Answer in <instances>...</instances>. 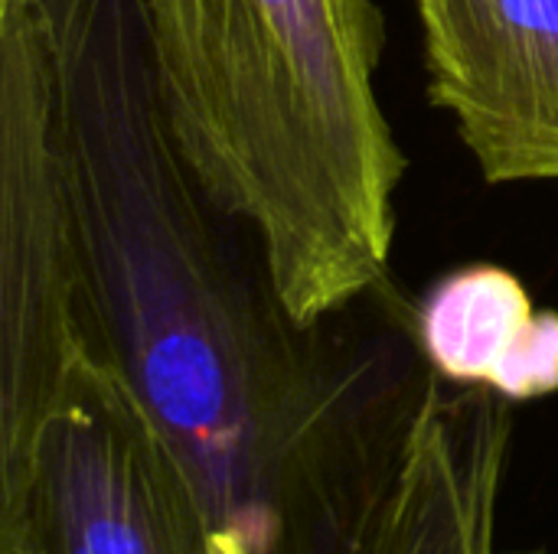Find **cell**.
I'll list each match as a JSON object with an SVG mask.
<instances>
[{
	"instance_id": "cell-1",
	"label": "cell",
	"mask_w": 558,
	"mask_h": 554,
	"mask_svg": "<svg viewBox=\"0 0 558 554\" xmlns=\"http://www.w3.org/2000/svg\"><path fill=\"white\" fill-rule=\"evenodd\" d=\"M56 59L85 346L183 470L213 554H268L340 454L412 424L432 366L392 278L304 323L163 111L141 0H36Z\"/></svg>"
},
{
	"instance_id": "cell-2",
	"label": "cell",
	"mask_w": 558,
	"mask_h": 554,
	"mask_svg": "<svg viewBox=\"0 0 558 554\" xmlns=\"http://www.w3.org/2000/svg\"><path fill=\"white\" fill-rule=\"evenodd\" d=\"M167 121L262 242L298 320L392 278L405 153L383 114L376 0H141Z\"/></svg>"
},
{
	"instance_id": "cell-3",
	"label": "cell",
	"mask_w": 558,
	"mask_h": 554,
	"mask_svg": "<svg viewBox=\"0 0 558 554\" xmlns=\"http://www.w3.org/2000/svg\"><path fill=\"white\" fill-rule=\"evenodd\" d=\"M85 353L56 59L36 0H0V506Z\"/></svg>"
},
{
	"instance_id": "cell-4",
	"label": "cell",
	"mask_w": 558,
	"mask_h": 554,
	"mask_svg": "<svg viewBox=\"0 0 558 554\" xmlns=\"http://www.w3.org/2000/svg\"><path fill=\"white\" fill-rule=\"evenodd\" d=\"M0 554H213L183 470L88 346L0 506Z\"/></svg>"
},
{
	"instance_id": "cell-5",
	"label": "cell",
	"mask_w": 558,
	"mask_h": 554,
	"mask_svg": "<svg viewBox=\"0 0 558 554\" xmlns=\"http://www.w3.org/2000/svg\"><path fill=\"white\" fill-rule=\"evenodd\" d=\"M428 98L494 186L558 183V0H415Z\"/></svg>"
},
{
	"instance_id": "cell-6",
	"label": "cell",
	"mask_w": 558,
	"mask_h": 554,
	"mask_svg": "<svg viewBox=\"0 0 558 554\" xmlns=\"http://www.w3.org/2000/svg\"><path fill=\"white\" fill-rule=\"evenodd\" d=\"M513 402L428 376L373 554H497Z\"/></svg>"
},
{
	"instance_id": "cell-7",
	"label": "cell",
	"mask_w": 558,
	"mask_h": 554,
	"mask_svg": "<svg viewBox=\"0 0 558 554\" xmlns=\"http://www.w3.org/2000/svg\"><path fill=\"white\" fill-rule=\"evenodd\" d=\"M425 362L448 382L507 402L558 392V313L539 310L523 281L497 264H464L415 300Z\"/></svg>"
},
{
	"instance_id": "cell-8",
	"label": "cell",
	"mask_w": 558,
	"mask_h": 554,
	"mask_svg": "<svg viewBox=\"0 0 558 554\" xmlns=\"http://www.w3.org/2000/svg\"><path fill=\"white\" fill-rule=\"evenodd\" d=\"M523 554H543V552H523Z\"/></svg>"
}]
</instances>
